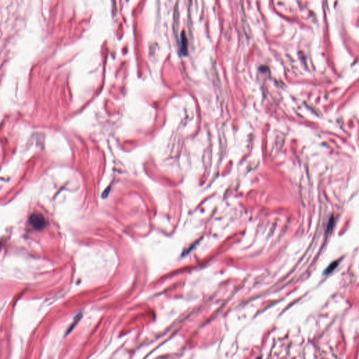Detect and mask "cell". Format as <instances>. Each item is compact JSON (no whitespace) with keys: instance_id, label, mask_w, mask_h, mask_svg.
I'll list each match as a JSON object with an SVG mask.
<instances>
[{"instance_id":"cell-1","label":"cell","mask_w":359,"mask_h":359,"mask_svg":"<svg viewBox=\"0 0 359 359\" xmlns=\"http://www.w3.org/2000/svg\"><path fill=\"white\" fill-rule=\"evenodd\" d=\"M30 223L35 229H42L46 225L45 219L39 213H34L29 218Z\"/></svg>"},{"instance_id":"cell-2","label":"cell","mask_w":359,"mask_h":359,"mask_svg":"<svg viewBox=\"0 0 359 359\" xmlns=\"http://www.w3.org/2000/svg\"><path fill=\"white\" fill-rule=\"evenodd\" d=\"M338 265V263L337 262H333L332 264H330V265H329V267L327 268V269L325 271V274H329V273H330L331 272H333V271L337 267Z\"/></svg>"},{"instance_id":"cell-3","label":"cell","mask_w":359,"mask_h":359,"mask_svg":"<svg viewBox=\"0 0 359 359\" xmlns=\"http://www.w3.org/2000/svg\"><path fill=\"white\" fill-rule=\"evenodd\" d=\"M187 40H186V37L185 35V33L183 32L182 33V52L183 53H186V52H187Z\"/></svg>"}]
</instances>
